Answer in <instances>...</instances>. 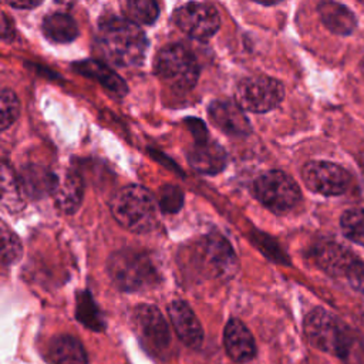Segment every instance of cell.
<instances>
[{
  "instance_id": "obj_29",
  "label": "cell",
  "mask_w": 364,
  "mask_h": 364,
  "mask_svg": "<svg viewBox=\"0 0 364 364\" xmlns=\"http://www.w3.org/2000/svg\"><path fill=\"white\" fill-rule=\"evenodd\" d=\"M253 239H255V243L259 246V249H260L263 253L267 255V257H270V259H273V260H276V262H282V263L287 262V260H286V255L280 250L279 245H277L272 237H269V236L264 235L263 232H262V233L259 232Z\"/></svg>"
},
{
  "instance_id": "obj_32",
  "label": "cell",
  "mask_w": 364,
  "mask_h": 364,
  "mask_svg": "<svg viewBox=\"0 0 364 364\" xmlns=\"http://www.w3.org/2000/svg\"><path fill=\"white\" fill-rule=\"evenodd\" d=\"M259 4H263V6H273V4H277V3H282L284 0H253Z\"/></svg>"
},
{
  "instance_id": "obj_25",
  "label": "cell",
  "mask_w": 364,
  "mask_h": 364,
  "mask_svg": "<svg viewBox=\"0 0 364 364\" xmlns=\"http://www.w3.org/2000/svg\"><path fill=\"white\" fill-rule=\"evenodd\" d=\"M127 10L129 17L141 24H152L159 16L155 0H127Z\"/></svg>"
},
{
  "instance_id": "obj_31",
  "label": "cell",
  "mask_w": 364,
  "mask_h": 364,
  "mask_svg": "<svg viewBox=\"0 0 364 364\" xmlns=\"http://www.w3.org/2000/svg\"><path fill=\"white\" fill-rule=\"evenodd\" d=\"M9 6L14 9H34L43 3V0H6Z\"/></svg>"
},
{
  "instance_id": "obj_16",
  "label": "cell",
  "mask_w": 364,
  "mask_h": 364,
  "mask_svg": "<svg viewBox=\"0 0 364 364\" xmlns=\"http://www.w3.org/2000/svg\"><path fill=\"white\" fill-rule=\"evenodd\" d=\"M313 257L318 267L326 273L344 277L351 264L357 260L347 247L334 242H321L316 245L313 249Z\"/></svg>"
},
{
  "instance_id": "obj_21",
  "label": "cell",
  "mask_w": 364,
  "mask_h": 364,
  "mask_svg": "<svg viewBox=\"0 0 364 364\" xmlns=\"http://www.w3.org/2000/svg\"><path fill=\"white\" fill-rule=\"evenodd\" d=\"M84 185L81 176L70 171L55 189V206L64 213H74L82 200Z\"/></svg>"
},
{
  "instance_id": "obj_23",
  "label": "cell",
  "mask_w": 364,
  "mask_h": 364,
  "mask_svg": "<svg viewBox=\"0 0 364 364\" xmlns=\"http://www.w3.org/2000/svg\"><path fill=\"white\" fill-rule=\"evenodd\" d=\"M75 317L82 326L92 331H102L105 327L104 317L97 303L94 301L92 294L88 290H84L77 294Z\"/></svg>"
},
{
  "instance_id": "obj_4",
  "label": "cell",
  "mask_w": 364,
  "mask_h": 364,
  "mask_svg": "<svg viewBox=\"0 0 364 364\" xmlns=\"http://www.w3.org/2000/svg\"><path fill=\"white\" fill-rule=\"evenodd\" d=\"M107 270L112 283L124 291H139L156 284L159 274L151 257L136 249H121L114 252Z\"/></svg>"
},
{
  "instance_id": "obj_8",
  "label": "cell",
  "mask_w": 364,
  "mask_h": 364,
  "mask_svg": "<svg viewBox=\"0 0 364 364\" xmlns=\"http://www.w3.org/2000/svg\"><path fill=\"white\" fill-rule=\"evenodd\" d=\"M173 23L189 37L206 41L216 34L220 27L218 10L206 3L189 1L173 11Z\"/></svg>"
},
{
  "instance_id": "obj_3",
  "label": "cell",
  "mask_w": 364,
  "mask_h": 364,
  "mask_svg": "<svg viewBox=\"0 0 364 364\" xmlns=\"http://www.w3.org/2000/svg\"><path fill=\"white\" fill-rule=\"evenodd\" d=\"M304 333L309 343L343 360H350L357 350V341L336 316L324 309L311 310L304 318Z\"/></svg>"
},
{
  "instance_id": "obj_18",
  "label": "cell",
  "mask_w": 364,
  "mask_h": 364,
  "mask_svg": "<svg viewBox=\"0 0 364 364\" xmlns=\"http://www.w3.org/2000/svg\"><path fill=\"white\" fill-rule=\"evenodd\" d=\"M73 68L84 77L98 81L104 88L114 92L118 97H124L128 91L125 81L108 65L97 60H82L73 64Z\"/></svg>"
},
{
  "instance_id": "obj_33",
  "label": "cell",
  "mask_w": 364,
  "mask_h": 364,
  "mask_svg": "<svg viewBox=\"0 0 364 364\" xmlns=\"http://www.w3.org/2000/svg\"><path fill=\"white\" fill-rule=\"evenodd\" d=\"M360 71H361V75L364 77V57H363V60L360 63Z\"/></svg>"
},
{
  "instance_id": "obj_13",
  "label": "cell",
  "mask_w": 364,
  "mask_h": 364,
  "mask_svg": "<svg viewBox=\"0 0 364 364\" xmlns=\"http://www.w3.org/2000/svg\"><path fill=\"white\" fill-rule=\"evenodd\" d=\"M189 165L199 173L215 175L225 169L228 155L225 149L208 135L195 138L193 145L188 151Z\"/></svg>"
},
{
  "instance_id": "obj_26",
  "label": "cell",
  "mask_w": 364,
  "mask_h": 364,
  "mask_svg": "<svg viewBox=\"0 0 364 364\" xmlns=\"http://www.w3.org/2000/svg\"><path fill=\"white\" fill-rule=\"evenodd\" d=\"M159 209L164 213H176L183 205V192L176 185H164L159 189Z\"/></svg>"
},
{
  "instance_id": "obj_9",
  "label": "cell",
  "mask_w": 364,
  "mask_h": 364,
  "mask_svg": "<svg viewBox=\"0 0 364 364\" xmlns=\"http://www.w3.org/2000/svg\"><path fill=\"white\" fill-rule=\"evenodd\" d=\"M306 186L324 196H337L347 191L350 173L340 165L328 161H310L301 169Z\"/></svg>"
},
{
  "instance_id": "obj_2",
  "label": "cell",
  "mask_w": 364,
  "mask_h": 364,
  "mask_svg": "<svg viewBox=\"0 0 364 364\" xmlns=\"http://www.w3.org/2000/svg\"><path fill=\"white\" fill-rule=\"evenodd\" d=\"M109 209L115 220L135 233H145L156 226L158 209L152 193L141 185L121 188L111 199Z\"/></svg>"
},
{
  "instance_id": "obj_14",
  "label": "cell",
  "mask_w": 364,
  "mask_h": 364,
  "mask_svg": "<svg viewBox=\"0 0 364 364\" xmlns=\"http://www.w3.org/2000/svg\"><path fill=\"white\" fill-rule=\"evenodd\" d=\"M168 311L179 340L188 347L199 348L203 341V330L193 310L185 301L176 300L169 304Z\"/></svg>"
},
{
  "instance_id": "obj_7",
  "label": "cell",
  "mask_w": 364,
  "mask_h": 364,
  "mask_svg": "<svg viewBox=\"0 0 364 364\" xmlns=\"http://www.w3.org/2000/svg\"><path fill=\"white\" fill-rule=\"evenodd\" d=\"M284 97L283 84L267 75L243 78L236 87V102L250 112H267L276 108Z\"/></svg>"
},
{
  "instance_id": "obj_28",
  "label": "cell",
  "mask_w": 364,
  "mask_h": 364,
  "mask_svg": "<svg viewBox=\"0 0 364 364\" xmlns=\"http://www.w3.org/2000/svg\"><path fill=\"white\" fill-rule=\"evenodd\" d=\"M20 112V104L16 97V94L11 90L4 88L1 91V118L0 125L1 129H7L18 117Z\"/></svg>"
},
{
  "instance_id": "obj_27",
  "label": "cell",
  "mask_w": 364,
  "mask_h": 364,
  "mask_svg": "<svg viewBox=\"0 0 364 364\" xmlns=\"http://www.w3.org/2000/svg\"><path fill=\"white\" fill-rule=\"evenodd\" d=\"M21 243L18 237L4 223L1 225V263L10 264L21 255Z\"/></svg>"
},
{
  "instance_id": "obj_11",
  "label": "cell",
  "mask_w": 364,
  "mask_h": 364,
  "mask_svg": "<svg viewBox=\"0 0 364 364\" xmlns=\"http://www.w3.org/2000/svg\"><path fill=\"white\" fill-rule=\"evenodd\" d=\"M203 256L208 270L219 279H232L239 269L237 257L230 243L219 233H210L203 243Z\"/></svg>"
},
{
  "instance_id": "obj_5",
  "label": "cell",
  "mask_w": 364,
  "mask_h": 364,
  "mask_svg": "<svg viewBox=\"0 0 364 364\" xmlns=\"http://www.w3.org/2000/svg\"><path fill=\"white\" fill-rule=\"evenodd\" d=\"M155 73L169 88L189 91L199 78V64L188 47L168 44L155 58Z\"/></svg>"
},
{
  "instance_id": "obj_19",
  "label": "cell",
  "mask_w": 364,
  "mask_h": 364,
  "mask_svg": "<svg viewBox=\"0 0 364 364\" xmlns=\"http://www.w3.org/2000/svg\"><path fill=\"white\" fill-rule=\"evenodd\" d=\"M20 188L31 198L40 199L51 192H54L58 186V181L53 172L47 168L38 165H27L23 168L18 178Z\"/></svg>"
},
{
  "instance_id": "obj_12",
  "label": "cell",
  "mask_w": 364,
  "mask_h": 364,
  "mask_svg": "<svg viewBox=\"0 0 364 364\" xmlns=\"http://www.w3.org/2000/svg\"><path fill=\"white\" fill-rule=\"evenodd\" d=\"M208 112L212 124L228 135L246 136L252 132L250 122L237 102L218 100L210 102Z\"/></svg>"
},
{
  "instance_id": "obj_20",
  "label": "cell",
  "mask_w": 364,
  "mask_h": 364,
  "mask_svg": "<svg viewBox=\"0 0 364 364\" xmlns=\"http://www.w3.org/2000/svg\"><path fill=\"white\" fill-rule=\"evenodd\" d=\"M46 357L50 364H87V353L73 336H57L47 347Z\"/></svg>"
},
{
  "instance_id": "obj_22",
  "label": "cell",
  "mask_w": 364,
  "mask_h": 364,
  "mask_svg": "<svg viewBox=\"0 0 364 364\" xmlns=\"http://www.w3.org/2000/svg\"><path fill=\"white\" fill-rule=\"evenodd\" d=\"M43 31L53 43H71L78 36V27L74 18L64 13H54L44 18Z\"/></svg>"
},
{
  "instance_id": "obj_30",
  "label": "cell",
  "mask_w": 364,
  "mask_h": 364,
  "mask_svg": "<svg viewBox=\"0 0 364 364\" xmlns=\"http://www.w3.org/2000/svg\"><path fill=\"white\" fill-rule=\"evenodd\" d=\"M346 277L353 286V289L364 294V262L357 259L348 269Z\"/></svg>"
},
{
  "instance_id": "obj_17",
  "label": "cell",
  "mask_w": 364,
  "mask_h": 364,
  "mask_svg": "<svg viewBox=\"0 0 364 364\" xmlns=\"http://www.w3.org/2000/svg\"><path fill=\"white\" fill-rule=\"evenodd\" d=\"M317 11L326 28L337 36H350L357 28V18L354 13L341 3L323 0L318 3Z\"/></svg>"
},
{
  "instance_id": "obj_6",
  "label": "cell",
  "mask_w": 364,
  "mask_h": 364,
  "mask_svg": "<svg viewBox=\"0 0 364 364\" xmlns=\"http://www.w3.org/2000/svg\"><path fill=\"white\" fill-rule=\"evenodd\" d=\"M253 195L256 199L274 213H283L294 208L301 192L291 176L282 171H266L253 182Z\"/></svg>"
},
{
  "instance_id": "obj_24",
  "label": "cell",
  "mask_w": 364,
  "mask_h": 364,
  "mask_svg": "<svg viewBox=\"0 0 364 364\" xmlns=\"http://www.w3.org/2000/svg\"><path fill=\"white\" fill-rule=\"evenodd\" d=\"M340 228L347 239L364 246V209H348L340 218Z\"/></svg>"
},
{
  "instance_id": "obj_1",
  "label": "cell",
  "mask_w": 364,
  "mask_h": 364,
  "mask_svg": "<svg viewBox=\"0 0 364 364\" xmlns=\"http://www.w3.org/2000/svg\"><path fill=\"white\" fill-rule=\"evenodd\" d=\"M98 46L104 57L119 67L139 65L146 53V37L141 27L127 18L111 17L98 28Z\"/></svg>"
},
{
  "instance_id": "obj_15",
  "label": "cell",
  "mask_w": 364,
  "mask_h": 364,
  "mask_svg": "<svg viewBox=\"0 0 364 364\" xmlns=\"http://www.w3.org/2000/svg\"><path fill=\"white\" fill-rule=\"evenodd\" d=\"M223 344L228 355L236 363H246L256 354V344L252 333L237 318H230L225 326Z\"/></svg>"
},
{
  "instance_id": "obj_10",
  "label": "cell",
  "mask_w": 364,
  "mask_h": 364,
  "mask_svg": "<svg viewBox=\"0 0 364 364\" xmlns=\"http://www.w3.org/2000/svg\"><path fill=\"white\" fill-rule=\"evenodd\" d=\"M134 323L136 333L142 344L155 351H162L168 348L171 343V333L168 323L162 313L149 304H142L135 309Z\"/></svg>"
}]
</instances>
